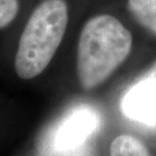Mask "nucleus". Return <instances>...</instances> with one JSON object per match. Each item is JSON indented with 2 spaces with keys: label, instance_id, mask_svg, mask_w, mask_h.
Wrapping results in <instances>:
<instances>
[{
  "label": "nucleus",
  "instance_id": "5",
  "mask_svg": "<svg viewBox=\"0 0 156 156\" xmlns=\"http://www.w3.org/2000/svg\"><path fill=\"white\" fill-rule=\"evenodd\" d=\"M127 9L136 22L156 35V0H127Z\"/></svg>",
  "mask_w": 156,
  "mask_h": 156
},
{
  "label": "nucleus",
  "instance_id": "7",
  "mask_svg": "<svg viewBox=\"0 0 156 156\" xmlns=\"http://www.w3.org/2000/svg\"><path fill=\"white\" fill-rule=\"evenodd\" d=\"M19 12V0H0V29L7 27Z\"/></svg>",
  "mask_w": 156,
  "mask_h": 156
},
{
  "label": "nucleus",
  "instance_id": "4",
  "mask_svg": "<svg viewBox=\"0 0 156 156\" xmlns=\"http://www.w3.org/2000/svg\"><path fill=\"white\" fill-rule=\"evenodd\" d=\"M100 125L98 113L90 106H79L74 109L58 128L55 147L58 151H69L76 148L90 136Z\"/></svg>",
  "mask_w": 156,
  "mask_h": 156
},
{
  "label": "nucleus",
  "instance_id": "1",
  "mask_svg": "<svg viewBox=\"0 0 156 156\" xmlns=\"http://www.w3.org/2000/svg\"><path fill=\"white\" fill-rule=\"evenodd\" d=\"M132 35L118 19L101 14L89 19L80 33L76 73L80 84L91 89L103 83L132 49Z\"/></svg>",
  "mask_w": 156,
  "mask_h": 156
},
{
  "label": "nucleus",
  "instance_id": "6",
  "mask_svg": "<svg viewBox=\"0 0 156 156\" xmlns=\"http://www.w3.org/2000/svg\"><path fill=\"white\" fill-rule=\"evenodd\" d=\"M110 156H151L139 139L128 134L118 135L112 141Z\"/></svg>",
  "mask_w": 156,
  "mask_h": 156
},
{
  "label": "nucleus",
  "instance_id": "2",
  "mask_svg": "<svg viewBox=\"0 0 156 156\" xmlns=\"http://www.w3.org/2000/svg\"><path fill=\"white\" fill-rule=\"evenodd\" d=\"M68 23L65 0H43L23 29L15 55V71L29 80L44 71L62 43Z\"/></svg>",
  "mask_w": 156,
  "mask_h": 156
},
{
  "label": "nucleus",
  "instance_id": "3",
  "mask_svg": "<svg viewBox=\"0 0 156 156\" xmlns=\"http://www.w3.org/2000/svg\"><path fill=\"white\" fill-rule=\"evenodd\" d=\"M120 106L128 119L156 125V62L126 90Z\"/></svg>",
  "mask_w": 156,
  "mask_h": 156
}]
</instances>
